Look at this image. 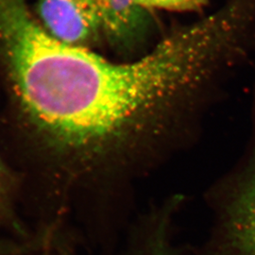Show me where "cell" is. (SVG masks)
<instances>
[{"mask_svg":"<svg viewBox=\"0 0 255 255\" xmlns=\"http://www.w3.org/2000/svg\"><path fill=\"white\" fill-rule=\"evenodd\" d=\"M138 6L146 9H165L170 11H199L208 0H134Z\"/></svg>","mask_w":255,"mask_h":255,"instance_id":"ba28073f","label":"cell"},{"mask_svg":"<svg viewBox=\"0 0 255 255\" xmlns=\"http://www.w3.org/2000/svg\"><path fill=\"white\" fill-rule=\"evenodd\" d=\"M103 33L110 45L121 52H129L142 45L152 28L148 10L134 0H98Z\"/></svg>","mask_w":255,"mask_h":255,"instance_id":"3957f363","label":"cell"},{"mask_svg":"<svg viewBox=\"0 0 255 255\" xmlns=\"http://www.w3.org/2000/svg\"><path fill=\"white\" fill-rule=\"evenodd\" d=\"M241 42L237 15L221 8L175 29L131 63H114L42 30L3 55L0 68L42 151L64 170L82 173L156 135Z\"/></svg>","mask_w":255,"mask_h":255,"instance_id":"6da1fadb","label":"cell"},{"mask_svg":"<svg viewBox=\"0 0 255 255\" xmlns=\"http://www.w3.org/2000/svg\"></svg>","mask_w":255,"mask_h":255,"instance_id":"9c48e42d","label":"cell"},{"mask_svg":"<svg viewBox=\"0 0 255 255\" xmlns=\"http://www.w3.org/2000/svg\"><path fill=\"white\" fill-rule=\"evenodd\" d=\"M35 15L50 36L65 45L92 49L104 37L98 0H38Z\"/></svg>","mask_w":255,"mask_h":255,"instance_id":"7a4b0ae2","label":"cell"},{"mask_svg":"<svg viewBox=\"0 0 255 255\" xmlns=\"http://www.w3.org/2000/svg\"><path fill=\"white\" fill-rule=\"evenodd\" d=\"M229 200L255 207V133L251 154L242 172L237 177Z\"/></svg>","mask_w":255,"mask_h":255,"instance_id":"8992f818","label":"cell"},{"mask_svg":"<svg viewBox=\"0 0 255 255\" xmlns=\"http://www.w3.org/2000/svg\"><path fill=\"white\" fill-rule=\"evenodd\" d=\"M130 255H179L171 243L168 222L160 220Z\"/></svg>","mask_w":255,"mask_h":255,"instance_id":"5b68a950","label":"cell"},{"mask_svg":"<svg viewBox=\"0 0 255 255\" xmlns=\"http://www.w3.org/2000/svg\"><path fill=\"white\" fill-rule=\"evenodd\" d=\"M14 216V181L0 158V220L12 222Z\"/></svg>","mask_w":255,"mask_h":255,"instance_id":"52a82bcc","label":"cell"},{"mask_svg":"<svg viewBox=\"0 0 255 255\" xmlns=\"http://www.w3.org/2000/svg\"><path fill=\"white\" fill-rule=\"evenodd\" d=\"M217 255H255V207L229 200Z\"/></svg>","mask_w":255,"mask_h":255,"instance_id":"277c9868","label":"cell"}]
</instances>
